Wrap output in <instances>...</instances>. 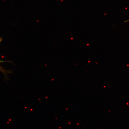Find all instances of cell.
Masks as SVG:
<instances>
[{"instance_id": "obj_1", "label": "cell", "mask_w": 129, "mask_h": 129, "mask_svg": "<svg viewBox=\"0 0 129 129\" xmlns=\"http://www.w3.org/2000/svg\"><path fill=\"white\" fill-rule=\"evenodd\" d=\"M2 40L0 38V42H1V41Z\"/></svg>"}]
</instances>
